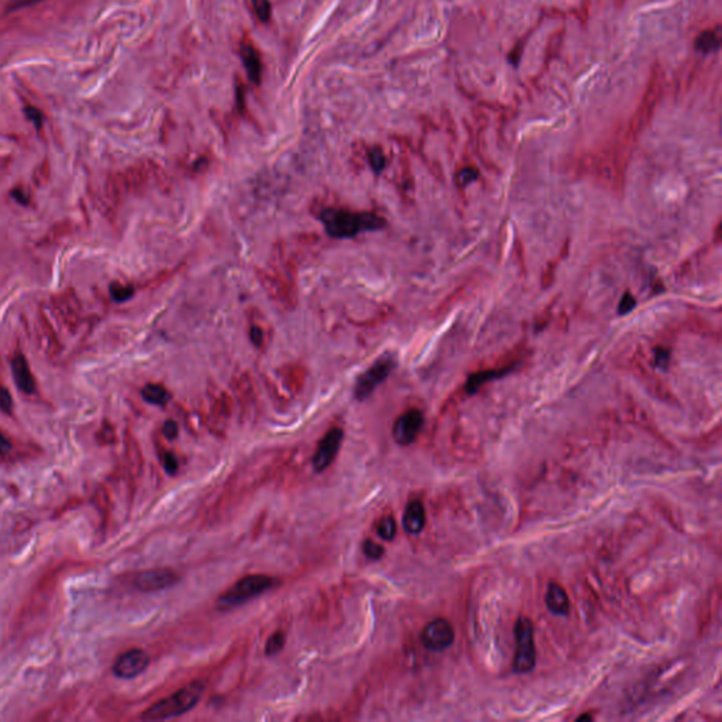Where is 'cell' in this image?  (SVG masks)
<instances>
[{
    "label": "cell",
    "mask_w": 722,
    "mask_h": 722,
    "mask_svg": "<svg viewBox=\"0 0 722 722\" xmlns=\"http://www.w3.org/2000/svg\"><path fill=\"white\" fill-rule=\"evenodd\" d=\"M326 233L334 239H350L363 231L381 230L387 221L376 212H359L340 206H325L318 214Z\"/></svg>",
    "instance_id": "1"
},
{
    "label": "cell",
    "mask_w": 722,
    "mask_h": 722,
    "mask_svg": "<svg viewBox=\"0 0 722 722\" xmlns=\"http://www.w3.org/2000/svg\"><path fill=\"white\" fill-rule=\"evenodd\" d=\"M204 690H205L204 683L194 681L182 687L176 693L171 694L169 697H166L159 703L153 704L150 708L144 711L141 718L146 721H161L179 717L191 711L199 703Z\"/></svg>",
    "instance_id": "2"
},
{
    "label": "cell",
    "mask_w": 722,
    "mask_h": 722,
    "mask_svg": "<svg viewBox=\"0 0 722 722\" xmlns=\"http://www.w3.org/2000/svg\"><path fill=\"white\" fill-rule=\"evenodd\" d=\"M256 277L266 291L267 296L282 311H294L298 305V288L296 281L277 273L276 270L266 267L254 269Z\"/></svg>",
    "instance_id": "3"
},
{
    "label": "cell",
    "mask_w": 722,
    "mask_h": 722,
    "mask_svg": "<svg viewBox=\"0 0 722 722\" xmlns=\"http://www.w3.org/2000/svg\"><path fill=\"white\" fill-rule=\"evenodd\" d=\"M276 584V580L269 576H247L239 580L231 588H229L224 594L218 598L216 608L219 611H229L236 608L249 600L261 596L263 593L271 590Z\"/></svg>",
    "instance_id": "4"
},
{
    "label": "cell",
    "mask_w": 722,
    "mask_h": 722,
    "mask_svg": "<svg viewBox=\"0 0 722 722\" xmlns=\"http://www.w3.org/2000/svg\"><path fill=\"white\" fill-rule=\"evenodd\" d=\"M516 652L513 661V670L516 673H529L536 665V648L533 636V625L529 618L521 616L515 623Z\"/></svg>",
    "instance_id": "5"
},
{
    "label": "cell",
    "mask_w": 722,
    "mask_h": 722,
    "mask_svg": "<svg viewBox=\"0 0 722 722\" xmlns=\"http://www.w3.org/2000/svg\"><path fill=\"white\" fill-rule=\"evenodd\" d=\"M395 368V359L391 354H384L378 360H376L356 381L354 384V398L357 401L367 399L376 388L383 384L392 370Z\"/></svg>",
    "instance_id": "6"
},
{
    "label": "cell",
    "mask_w": 722,
    "mask_h": 722,
    "mask_svg": "<svg viewBox=\"0 0 722 722\" xmlns=\"http://www.w3.org/2000/svg\"><path fill=\"white\" fill-rule=\"evenodd\" d=\"M246 319L251 344L261 353L267 351L274 339V331L270 321L257 306H250L246 311Z\"/></svg>",
    "instance_id": "7"
},
{
    "label": "cell",
    "mask_w": 722,
    "mask_h": 722,
    "mask_svg": "<svg viewBox=\"0 0 722 722\" xmlns=\"http://www.w3.org/2000/svg\"><path fill=\"white\" fill-rule=\"evenodd\" d=\"M423 646L431 652H442L454 642V631L447 619H433L421 635Z\"/></svg>",
    "instance_id": "8"
},
{
    "label": "cell",
    "mask_w": 722,
    "mask_h": 722,
    "mask_svg": "<svg viewBox=\"0 0 722 722\" xmlns=\"http://www.w3.org/2000/svg\"><path fill=\"white\" fill-rule=\"evenodd\" d=\"M423 413L419 409H409L403 412L393 423V441L401 446L413 443L423 426Z\"/></svg>",
    "instance_id": "9"
},
{
    "label": "cell",
    "mask_w": 722,
    "mask_h": 722,
    "mask_svg": "<svg viewBox=\"0 0 722 722\" xmlns=\"http://www.w3.org/2000/svg\"><path fill=\"white\" fill-rule=\"evenodd\" d=\"M178 581V574L169 568H151L139 573L134 577V587L140 591H159L174 586Z\"/></svg>",
    "instance_id": "10"
},
{
    "label": "cell",
    "mask_w": 722,
    "mask_h": 722,
    "mask_svg": "<svg viewBox=\"0 0 722 722\" xmlns=\"http://www.w3.org/2000/svg\"><path fill=\"white\" fill-rule=\"evenodd\" d=\"M150 663L149 655L141 649H131L120 655L114 665L113 673L120 678H133L141 674Z\"/></svg>",
    "instance_id": "11"
},
{
    "label": "cell",
    "mask_w": 722,
    "mask_h": 722,
    "mask_svg": "<svg viewBox=\"0 0 722 722\" xmlns=\"http://www.w3.org/2000/svg\"><path fill=\"white\" fill-rule=\"evenodd\" d=\"M343 431L340 428H334L331 429L325 436L324 439L321 441V443L316 448V453L314 456V468L315 471H324L326 470L332 461L334 460V457L337 456V451L340 450V446H341V442H343Z\"/></svg>",
    "instance_id": "12"
},
{
    "label": "cell",
    "mask_w": 722,
    "mask_h": 722,
    "mask_svg": "<svg viewBox=\"0 0 722 722\" xmlns=\"http://www.w3.org/2000/svg\"><path fill=\"white\" fill-rule=\"evenodd\" d=\"M54 306L59 318L64 321V324L74 329L76 324L79 322V314H81V305L79 301L72 289L65 291L64 294L58 295L54 298Z\"/></svg>",
    "instance_id": "13"
},
{
    "label": "cell",
    "mask_w": 722,
    "mask_h": 722,
    "mask_svg": "<svg viewBox=\"0 0 722 722\" xmlns=\"http://www.w3.org/2000/svg\"><path fill=\"white\" fill-rule=\"evenodd\" d=\"M425 523H426V512L423 503L418 500L411 501L405 508L402 519L405 532L411 535H418L423 531Z\"/></svg>",
    "instance_id": "14"
},
{
    "label": "cell",
    "mask_w": 722,
    "mask_h": 722,
    "mask_svg": "<svg viewBox=\"0 0 722 722\" xmlns=\"http://www.w3.org/2000/svg\"><path fill=\"white\" fill-rule=\"evenodd\" d=\"M11 371L17 387L24 393H33L36 389V383L29 367V363L23 354H16L11 361Z\"/></svg>",
    "instance_id": "15"
},
{
    "label": "cell",
    "mask_w": 722,
    "mask_h": 722,
    "mask_svg": "<svg viewBox=\"0 0 722 722\" xmlns=\"http://www.w3.org/2000/svg\"><path fill=\"white\" fill-rule=\"evenodd\" d=\"M277 374L288 388L298 391L305 383L308 368L302 363H288L277 368Z\"/></svg>",
    "instance_id": "16"
},
{
    "label": "cell",
    "mask_w": 722,
    "mask_h": 722,
    "mask_svg": "<svg viewBox=\"0 0 722 722\" xmlns=\"http://www.w3.org/2000/svg\"><path fill=\"white\" fill-rule=\"evenodd\" d=\"M546 607L549 608V611L558 616H564L570 612V600L560 584L557 583L549 584L546 593Z\"/></svg>",
    "instance_id": "17"
},
{
    "label": "cell",
    "mask_w": 722,
    "mask_h": 722,
    "mask_svg": "<svg viewBox=\"0 0 722 722\" xmlns=\"http://www.w3.org/2000/svg\"><path fill=\"white\" fill-rule=\"evenodd\" d=\"M241 61L246 66V72H247L250 81L254 84H260L261 74H263V65H261V59H260L259 53L253 47L244 44V46H241Z\"/></svg>",
    "instance_id": "18"
},
{
    "label": "cell",
    "mask_w": 722,
    "mask_h": 722,
    "mask_svg": "<svg viewBox=\"0 0 722 722\" xmlns=\"http://www.w3.org/2000/svg\"><path fill=\"white\" fill-rule=\"evenodd\" d=\"M721 40L717 31L714 30H706L700 33L694 41V47L698 53L701 54H711L716 53L720 49Z\"/></svg>",
    "instance_id": "19"
},
{
    "label": "cell",
    "mask_w": 722,
    "mask_h": 722,
    "mask_svg": "<svg viewBox=\"0 0 722 722\" xmlns=\"http://www.w3.org/2000/svg\"><path fill=\"white\" fill-rule=\"evenodd\" d=\"M144 401L157 406H166L171 401V392L161 384H147L141 389Z\"/></svg>",
    "instance_id": "20"
},
{
    "label": "cell",
    "mask_w": 722,
    "mask_h": 722,
    "mask_svg": "<svg viewBox=\"0 0 722 722\" xmlns=\"http://www.w3.org/2000/svg\"><path fill=\"white\" fill-rule=\"evenodd\" d=\"M506 371V370H505ZM505 371H498V370H486V371H480V373H476L473 376H470L467 384H466V391L468 393H474L477 392L480 387H483L486 383L500 377L502 374H505Z\"/></svg>",
    "instance_id": "21"
},
{
    "label": "cell",
    "mask_w": 722,
    "mask_h": 722,
    "mask_svg": "<svg viewBox=\"0 0 722 722\" xmlns=\"http://www.w3.org/2000/svg\"><path fill=\"white\" fill-rule=\"evenodd\" d=\"M106 194L114 205L121 202L123 196L127 194L121 175H114L106 182Z\"/></svg>",
    "instance_id": "22"
},
{
    "label": "cell",
    "mask_w": 722,
    "mask_h": 722,
    "mask_svg": "<svg viewBox=\"0 0 722 722\" xmlns=\"http://www.w3.org/2000/svg\"><path fill=\"white\" fill-rule=\"evenodd\" d=\"M367 160H368V164L371 169L376 172V174H380L383 172V169L387 166V159H386V154L384 151L380 149V147H374L371 150H368L367 153Z\"/></svg>",
    "instance_id": "23"
},
{
    "label": "cell",
    "mask_w": 722,
    "mask_h": 722,
    "mask_svg": "<svg viewBox=\"0 0 722 722\" xmlns=\"http://www.w3.org/2000/svg\"><path fill=\"white\" fill-rule=\"evenodd\" d=\"M136 289L131 285H123L119 282H114L111 285V296L116 302H124L130 299L134 295Z\"/></svg>",
    "instance_id": "24"
},
{
    "label": "cell",
    "mask_w": 722,
    "mask_h": 722,
    "mask_svg": "<svg viewBox=\"0 0 722 722\" xmlns=\"http://www.w3.org/2000/svg\"><path fill=\"white\" fill-rule=\"evenodd\" d=\"M377 533L384 541H392L396 535V522L392 516H386L380 521Z\"/></svg>",
    "instance_id": "25"
},
{
    "label": "cell",
    "mask_w": 722,
    "mask_h": 722,
    "mask_svg": "<svg viewBox=\"0 0 722 722\" xmlns=\"http://www.w3.org/2000/svg\"><path fill=\"white\" fill-rule=\"evenodd\" d=\"M284 645H285V635L281 631H278L269 638V641L266 643V655L267 656L277 655L282 651Z\"/></svg>",
    "instance_id": "26"
},
{
    "label": "cell",
    "mask_w": 722,
    "mask_h": 722,
    "mask_svg": "<svg viewBox=\"0 0 722 722\" xmlns=\"http://www.w3.org/2000/svg\"><path fill=\"white\" fill-rule=\"evenodd\" d=\"M478 176V171L476 168L473 167H464L461 168L457 175H456V182L458 186H466L468 185L470 182L476 181Z\"/></svg>",
    "instance_id": "27"
},
{
    "label": "cell",
    "mask_w": 722,
    "mask_h": 722,
    "mask_svg": "<svg viewBox=\"0 0 722 722\" xmlns=\"http://www.w3.org/2000/svg\"><path fill=\"white\" fill-rule=\"evenodd\" d=\"M253 7L261 21H269L271 17V4L269 0H253Z\"/></svg>",
    "instance_id": "28"
},
{
    "label": "cell",
    "mask_w": 722,
    "mask_h": 722,
    "mask_svg": "<svg viewBox=\"0 0 722 722\" xmlns=\"http://www.w3.org/2000/svg\"><path fill=\"white\" fill-rule=\"evenodd\" d=\"M363 551H364V555L371 560H378V558H381V556L384 555V548L378 543H374L373 541H366Z\"/></svg>",
    "instance_id": "29"
},
{
    "label": "cell",
    "mask_w": 722,
    "mask_h": 722,
    "mask_svg": "<svg viewBox=\"0 0 722 722\" xmlns=\"http://www.w3.org/2000/svg\"><path fill=\"white\" fill-rule=\"evenodd\" d=\"M635 306H636V301H635V298H633L629 292H625V294H623V296H622V299H621V302H619V305H618V314H619V315H626V314H629V312H631Z\"/></svg>",
    "instance_id": "30"
},
{
    "label": "cell",
    "mask_w": 722,
    "mask_h": 722,
    "mask_svg": "<svg viewBox=\"0 0 722 722\" xmlns=\"http://www.w3.org/2000/svg\"><path fill=\"white\" fill-rule=\"evenodd\" d=\"M163 467L166 468L168 474L174 476L176 471H178V460L176 457L172 454V453H164L163 454Z\"/></svg>",
    "instance_id": "31"
},
{
    "label": "cell",
    "mask_w": 722,
    "mask_h": 722,
    "mask_svg": "<svg viewBox=\"0 0 722 722\" xmlns=\"http://www.w3.org/2000/svg\"><path fill=\"white\" fill-rule=\"evenodd\" d=\"M13 408V399L11 395L4 387H0V409L6 413H10Z\"/></svg>",
    "instance_id": "32"
},
{
    "label": "cell",
    "mask_w": 722,
    "mask_h": 722,
    "mask_svg": "<svg viewBox=\"0 0 722 722\" xmlns=\"http://www.w3.org/2000/svg\"><path fill=\"white\" fill-rule=\"evenodd\" d=\"M668 360H670V356H668V351L666 349H656L655 351V364L659 367V368H667L668 366Z\"/></svg>",
    "instance_id": "33"
},
{
    "label": "cell",
    "mask_w": 722,
    "mask_h": 722,
    "mask_svg": "<svg viewBox=\"0 0 722 722\" xmlns=\"http://www.w3.org/2000/svg\"><path fill=\"white\" fill-rule=\"evenodd\" d=\"M163 435L169 441H174L178 436V423L171 419L167 421L163 426Z\"/></svg>",
    "instance_id": "34"
},
{
    "label": "cell",
    "mask_w": 722,
    "mask_h": 722,
    "mask_svg": "<svg viewBox=\"0 0 722 722\" xmlns=\"http://www.w3.org/2000/svg\"><path fill=\"white\" fill-rule=\"evenodd\" d=\"M26 113H27L29 119H30V120H31V121H33L37 127H40L41 120H43V119H41V113L37 111V109H34V108H27V109H26Z\"/></svg>",
    "instance_id": "35"
},
{
    "label": "cell",
    "mask_w": 722,
    "mask_h": 722,
    "mask_svg": "<svg viewBox=\"0 0 722 722\" xmlns=\"http://www.w3.org/2000/svg\"><path fill=\"white\" fill-rule=\"evenodd\" d=\"M10 448H11L10 442H9V441H7V439H6V438L0 433V454H6V453H9V451H10Z\"/></svg>",
    "instance_id": "36"
},
{
    "label": "cell",
    "mask_w": 722,
    "mask_h": 722,
    "mask_svg": "<svg viewBox=\"0 0 722 722\" xmlns=\"http://www.w3.org/2000/svg\"><path fill=\"white\" fill-rule=\"evenodd\" d=\"M37 1H40V0H14V1H13V6H11V9H13V10H16V9H20V7H26V6H29V4L37 3Z\"/></svg>",
    "instance_id": "37"
},
{
    "label": "cell",
    "mask_w": 722,
    "mask_h": 722,
    "mask_svg": "<svg viewBox=\"0 0 722 722\" xmlns=\"http://www.w3.org/2000/svg\"><path fill=\"white\" fill-rule=\"evenodd\" d=\"M577 720H578V721H580V720H591V717H590V716H587V714H586V716H581V717H578V718H577Z\"/></svg>",
    "instance_id": "38"
}]
</instances>
